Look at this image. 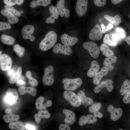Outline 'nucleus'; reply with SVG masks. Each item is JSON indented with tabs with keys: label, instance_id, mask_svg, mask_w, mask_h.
Here are the masks:
<instances>
[{
	"label": "nucleus",
	"instance_id": "1",
	"mask_svg": "<svg viewBox=\"0 0 130 130\" xmlns=\"http://www.w3.org/2000/svg\"><path fill=\"white\" fill-rule=\"evenodd\" d=\"M57 35L54 31H51L48 32L40 43V49L44 51L49 50L57 42Z\"/></svg>",
	"mask_w": 130,
	"mask_h": 130
},
{
	"label": "nucleus",
	"instance_id": "2",
	"mask_svg": "<svg viewBox=\"0 0 130 130\" xmlns=\"http://www.w3.org/2000/svg\"><path fill=\"white\" fill-rule=\"evenodd\" d=\"M62 82L64 84V89L68 91L75 90L80 87L82 84V80L80 78H65L62 80Z\"/></svg>",
	"mask_w": 130,
	"mask_h": 130
},
{
	"label": "nucleus",
	"instance_id": "3",
	"mask_svg": "<svg viewBox=\"0 0 130 130\" xmlns=\"http://www.w3.org/2000/svg\"><path fill=\"white\" fill-rule=\"evenodd\" d=\"M63 96L64 98L74 107H78L81 103L80 97L73 92L65 91L63 93Z\"/></svg>",
	"mask_w": 130,
	"mask_h": 130
},
{
	"label": "nucleus",
	"instance_id": "4",
	"mask_svg": "<svg viewBox=\"0 0 130 130\" xmlns=\"http://www.w3.org/2000/svg\"><path fill=\"white\" fill-rule=\"evenodd\" d=\"M18 98V93L15 89L9 88L7 91L4 97L5 102L12 106L16 104Z\"/></svg>",
	"mask_w": 130,
	"mask_h": 130
},
{
	"label": "nucleus",
	"instance_id": "5",
	"mask_svg": "<svg viewBox=\"0 0 130 130\" xmlns=\"http://www.w3.org/2000/svg\"><path fill=\"white\" fill-rule=\"evenodd\" d=\"M83 47L89 52L90 55L94 58H97L100 52V49L95 43L91 41L84 42Z\"/></svg>",
	"mask_w": 130,
	"mask_h": 130
},
{
	"label": "nucleus",
	"instance_id": "6",
	"mask_svg": "<svg viewBox=\"0 0 130 130\" xmlns=\"http://www.w3.org/2000/svg\"><path fill=\"white\" fill-rule=\"evenodd\" d=\"M53 70V67L51 65L48 66L44 69V74L42 78L43 83L44 84L50 86L53 84L54 79L52 72Z\"/></svg>",
	"mask_w": 130,
	"mask_h": 130
},
{
	"label": "nucleus",
	"instance_id": "7",
	"mask_svg": "<svg viewBox=\"0 0 130 130\" xmlns=\"http://www.w3.org/2000/svg\"><path fill=\"white\" fill-rule=\"evenodd\" d=\"M12 59L7 55L3 54L0 56V65L1 69L3 71H7L11 67Z\"/></svg>",
	"mask_w": 130,
	"mask_h": 130
},
{
	"label": "nucleus",
	"instance_id": "8",
	"mask_svg": "<svg viewBox=\"0 0 130 130\" xmlns=\"http://www.w3.org/2000/svg\"><path fill=\"white\" fill-rule=\"evenodd\" d=\"M52 51L55 53H61L67 55H71L72 53V48L70 46L59 43L54 46Z\"/></svg>",
	"mask_w": 130,
	"mask_h": 130
},
{
	"label": "nucleus",
	"instance_id": "9",
	"mask_svg": "<svg viewBox=\"0 0 130 130\" xmlns=\"http://www.w3.org/2000/svg\"><path fill=\"white\" fill-rule=\"evenodd\" d=\"M34 30V26L30 25H27L24 26L21 31L22 35L23 38L29 39L33 42L35 40V37L33 35Z\"/></svg>",
	"mask_w": 130,
	"mask_h": 130
},
{
	"label": "nucleus",
	"instance_id": "10",
	"mask_svg": "<svg viewBox=\"0 0 130 130\" xmlns=\"http://www.w3.org/2000/svg\"><path fill=\"white\" fill-rule=\"evenodd\" d=\"M107 110L110 113V118L113 121L118 120L122 116L123 110L120 108H115L112 105H109L107 107Z\"/></svg>",
	"mask_w": 130,
	"mask_h": 130
},
{
	"label": "nucleus",
	"instance_id": "11",
	"mask_svg": "<svg viewBox=\"0 0 130 130\" xmlns=\"http://www.w3.org/2000/svg\"><path fill=\"white\" fill-rule=\"evenodd\" d=\"M113 82L111 79H107L99 83L94 89V92L97 93L100 92L104 88H106L108 91L111 92L113 90V86L112 85Z\"/></svg>",
	"mask_w": 130,
	"mask_h": 130
},
{
	"label": "nucleus",
	"instance_id": "12",
	"mask_svg": "<svg viewBox=\"0 0 130 130\" xmlns=\"http://www.w3.org/2000/svg\"><path fill=\"white\" fill-rule=\"evenodd\" d=\"M103 33L100 25L97 24L90 31L89 35V38L91 40H98L102 38Z\"/></svg>",
	"mask_w": 130,
	"mask_h": 130
},
{
	"label": "nucleus",
	"instance_id": "13",
	"mask_svg": "<svg viewBox=\"0 0 130 130\" xmlns=\"http://www.w3.org/2000/svg\"><path fill=\"white\" fill-rule=\"evenodd\" d=\"M87 0H77L76 5V9L78 15L79 16H84L87 11Z\"/></svg>",
	"mask_w": 130,
	"mask_h": 130
},
{
	"label": "nucleus",
	"instance_id": "14",
	"mask_svg": "<svg viewBox=\"0 0 130 130\" xmlns=\"http://www.w3.org/2000/svg\"><path fill=\"white\" fill-rule=\"evenodd\" d=\"M65 0H60L58 1L56 7L58 9L59 14L61 17L65 15V18H68L70 15V11L65 8Z\"/></svg>",
	"mask_w": 130,
	"mask_h": 130
},
{
	"label": "nucleus",
	"instance_id": "15",
	"mask_svg": "<svg viewBox=\"0 0 130 130\" xmlns=\"http://www.w3.org/2000/svg\"><path fill=\"white\" fill-rule=\"evenodd\" d=\"M117 57L114 55L107 57L104 60L103 66L108 69L109 71L113 70L114 67V65L117 61Z\"/></svg>",
	"mask_w": 130,
	"mask_h": 130
},
{
	"label": "nucleus",
	"instance_id": "16",
	"mask_svg": "<svg viewBox=\"0 0 130 130\" xmlns=\"http://www.w3.org/2000/svg\"><path fill=\"white\" fill-rule=\"evenodd\" d=\"M63 112L66 116L64 121L66 124L71 125L73 124L76 122L75 114L74 112L66 109H63Z\"/></svg>",
	"mask_w": 130,
	"mask_h": 130
},
{
	"label": "nucleus",
	"instance_id": "17",
	"mask_svg": "<svg viewBox=\"0 0 130 130\" xmlns=\"http://www.w3.org/2000/svg\"><path fill=\"white\" fill-rule=\"evenodd\" d=\"M49 9L51 15L47 18L46 20L47 23L53 24L55 22V19H57L58 17L59 14L56 7L52 6L49 8Z\"/></svg>",
	"mask_w": 130,
	"mask_h": 130
},
{
	"label": "nucleus",
	"instance_id": "18",
	"mask_svg": "<svg viewBox=\"0 0 130 130\" xmlns=\"http://www.w3.org/2000/svg\"><path fill=\"white\" fill-rule=\"evenodd\" d=\"M60 39L64 44L69 46H72L76 43L78 39L76 37L69 36L66 34H62L60 37Z\"/></svg>",
	"mask_w": 130,
	"mask_h": 130
},
{
	"label": "nucleus",
	"instance_id": "19",
	"mask_svg": "<svg viewBox=\"0 0 130 130\" xmlns=\"http://www.w3.org/2000/svg\"><path fill=\"white\" fill-rule=\"evenodd\" d=\"M97 120L96 117L91 114L86 116H81L78 122L80 126H83L87 124H93L96 123Z\"/></svg>",
	"mask_w": 130,
	"mask_h": 130
},
{
	"label": "nucleus",
	"instance_id": "20",
	"mask_svg": "<svg viewBox=\"0 0 130 130\" xmlns=\"http://www.w3.org/2000/svg\"><path fill=\"white\" fill-rule=\"evenodd\" d=\"M100 68L98 62L95 60L92 61L91 64L90 68L87 73V75L89 77H94L99 72Z\"/></svg>",
	"mask_w": 130,
	"mask_h": 130
},
{
	"label": "nucleus",
	"instance_id": "21",
	"mask_svg": "<svg viewBox=\"0 0 130 130\" xmlns=\"http://www.w3.org/2000/svg\"><path fill=\"white\" fill-rule=\"evenodd\" d=\"M1 13L7 17L8 23L11 24L16 23L19 21L18 18L11 13L5 9H3L1 11Z\"/></svg>",
	"mask_w": 130,
	"mask_h": 130
},
{
	"label": "nucleus",
	"instance_id": "22",
	"mask_svg": "<svg viewBox=\"0 0 130 130\" xmlns=\"http://www.w3.org/2000/svg\"><path fill=\"white\" fill-rule=\"evenodd\" d=\"M109 71L106 68L104 67L98 72L97 74L94 77L93 79V82L94 84L98 85L102 78L107 75Z\"/></svg>",
	"mask_w": 130,
	"mask_h": 130
},
{
	"label": "nucleus",
	"instance_id": "23",
	"mask_svg": "<svg viewBox=\"0 0 130 130\" xmlns=\"http://www.w3.org/2000/svg\"><path fill=\"white\" fill-rule=\"evenodd\" d=\"M18 90L19 94L21 95L28 93L34 96L36 95L37 92L36 89L34 88L24 86H20Z\"/></svg>",
	"mask_w": 130,
	"mask_h": 130
},
{
	"label": "nucleus",
	"instance_id": "24",
	"mask_svg": "<svg viewBox=\"0 0 130 130\" xmlns=\"http://www.w3.org/2000/svg\"><path fill=\"white\" fill-rule=\"evenodd\" d=\"M78 95L80 98L81 103L84 106H87L93 103V99L91 98L87 97L83 91H79L78 92Z\"/></svg>",
	"mask_w": 130,
	"mask_h": 130
},
{
	"label": "nucleus",
	"instance_id": "25",
	"mask_svg": "<svg viewBox=\"0 0 130 130\" xmlns=\"http://www.w3.org/2000/svg\"><path fill=\"white\" fill-rule=\"evenodd\" d=\"M50 116V114L47 110H41L34 115V118L36 123L38 124L39 123L42 118H48Z\"/></svg>",
	"mask_w": 130,
	"mask_h": 130
},
{
	"label": "nucleus",
	"instance_id": "26",
	"mask_svg": "<svg viewBox=\"0 0 130 130\" xmlns=\"http://www.w3.org/2000/svg\"><path fill=\"white\" fill-rule=\"evenodd\" d=\"M104 18L113 25L116 26H118L122 21L121 17L118 14L116 15L114 17L105 15H104Z\"/></svg>",
	"mask_w": 130,
	"mask_h": 130
},
{
	"label": "nucleus",
	"instance_id": "27",
	"mask_svg": "<svg viewBox=\"0 0 130 130\" xmlns=\"http://www.w3.org/2000/svg\"><path fill=\"white\" fill-rule=\"evenodd\" d=\"M51 2V0H34L31 2L30 6L32 8H35L39 6H46L49 5Z\"/></svg>",
	"mask_w": 130,
	"mask_h": 130
},
{
	"label": "nucleus",
	"instance_id": "28",
	"mask_svg": "<svg viewBox=\"0 0 130 130\" xmlns=\"http://www.w3.org/2000/svg\"><path fill=\"white\" fill-rule=\"evenodd\" d=\"M0 39L2 43L7 45L13 44L15 40V39L13 37L4 34L1 35Z\"/></svg>",
	"mask_w": 130,
	"mask_h": 130
},
{
	"label": "nucleus",
	"instance_id": "29",
	"mask_svg": "<svg viewBox=\"0 0 130 130\" xmlns=\"http://www.w3.org/2000/svg\"><path fill=\"white\" fill-rule=\"evenodd\" d=\"M22 72V68L19 66L17 71L11 77L9 80V82L11 84H13L16 82L20 78Z\"/></svg>",
	"mask_w": 130,
	"mask_h": 130
},
{
	"label": "nucleus",
	"instance_id": "30",
	"mask_svg": "<svg viewBox=\"0 0 130 130\" xmlns=\"http://www.w3.org/2000/svg\"><path fill=\"white\" fill-rule=\"evenodd\" d=\"M100 49L102 52L103 55L106 57L114 55V52L106 44H102L100 46Z\"/></svg>",
	"mask_w": 130,
	"mask_h": 130
},
{
	"label": "nucleus",
	"instance_id": "31",
	"mask_svg": "<svg viewBox=\"0 0 130 130\" xmlns=\"http://www.w3.org/2000/svg\"><path fill=\"white\" fill-rule=\"evenodd\" d=\"M130 91V80L126 79L123 82L121 86L120 92L121 95L124 96Z\"/></svg>",
	"mask_w": 130,
	"mask_h": 130
},
{
	"label": "nucleus",
	"instance_id": "32",
	"mask_svg": "<svg viewBox=\"0 0 130 130\" xmlns=\"http://www.w3.org/2000/svg\"><path fill=\"white\" fill-rule=\"evenodd\" d=\"M9 127L12 130L15 129L16 130H24L25 127L23 123L21 121H17L15 122H12L9 125Z\"/></svg>",
	"mask_w": 130,
	"mask_h": 130
},
{
	"label": "nucleus",
	"instance_id": "33",
	"mask_svg": "<svg viewBox=\"0 0 130 130\" xmlns=\"http://www.w3.org/2000/svg\"><path fill=\"white\" fill-rule=\"evenodd\" d=\"M20 118L19 116L12 114H7L3 117V119L6 123L14 121H17Z\"/></svg>",
	"mask_w": 130,
	"mask_h": 130
},
{
	"label": "nucleus",
	"instance_id": "34",
	"mask_svg": "<svg viewBox=\"0 0 130 130\" xmlns=\"http://www.w3.org/2000/svg\"><path fill=\"white\" fill-rule=\"evenodd\" d=\"M13 50L17 55L19 57H22L24 55L25 52V49L18 44L14 45Z\"/></svg>",
	"mask_w": 130,
	"mask_h": 130
},
{
	"label": "nucleus",
	"instance_id": "35",
	"mask_svg": "<svg viewBox=\"0 0 130 130\" xmlns=\"http://www.w3.org/2000/svg\"><path fill=\"white\" fill-rule=\"evenodd\" d=\"M103 42L105 44L110 46H116L117 44L116 41L110 39L109 35L108 34H106L105 35Z\"/></svg>",
	"mask_w": 130,
	"mask_h": 130
},
{
	"label": "nucleus",
	"instance_id": "36",
	"mask_svg": "<svg viewBox=\"0 0 130 130\" xmlns=\"http://www.w3.org/2000/svg\"><path fill=\"white\" fill-rule=\"evenodd\" d=\"M44 100V98L42 96L40 97L37 98L35 101V104L38 109L40 110L46 108V105H43L42 104Z\"/></svg>",
	"mask_w": 130,
	"mask_h": 130
},
{
	"label": "nucleus",
	"instance_id": "37",
	"mask_svg": "<svg viewBox=\"0 0 130 130\" xmlns=\"http://www.w3.org/2000/svg\"><path fill=\"white\" fill-rule=\"evenodd\" d=\"M6 5L13 6L16 5H20L24 2V0H3Z\"/></svg>",
	"mask_w": 130,
	"mask_h": 130
},
{
	"label": "nucleus",
	"instance_id": "38",
	"mask_svg": "<svg viewBox=\"0 0 130 130\" xmlns=\"http://www.w3.org/2000/svg\"><path fill=\"white\" fill-rule=\"evenodd\" d=\"M101 104L100 103H96L93 104L89 108V110L91 113L98 111L101 107Z\"/></svg>",
	"mask_w": 130,
	"mask_h": 130
},
{
	"label": "nucleus",
	"instance_id": "39",
	"mask_svg": "<svg viewBox=\"0 0 130 130\" xmlns=\"http://www.w3.org/2000/svg\"><path fill=\"white\" fill-rule=\"evenodd\" d=\"M4 8L5 9L7 10L15 15L18 16L21 15L20 12L17 10L12 6L6 5L4 6Z\"/></svg>",
	"mask_w": 130,
	"mask_h": 130
},
{
	"label": "nucleus",
	"instance_id": "40",
	"mask_svg": "<svg viewBox=\"0 0 130 130\" xmlns=\"http://www.w3.org/2000/svg\"><path fill=\"white\" fill-rule=\"evenodd\" d=\"M115 31L120 37L122 39H124L126 37V33L124 29L120 27H116Z\"/></svg>",
	"mask_w": 130,
	"mask_h": 130
},
{
	"label": "nucleus",
	"instance_id": "41",
	"mask_svg": "<svg viewBox=\"0 0 130 130\" xmlns=\"http://www.w3.org/2000/svg\"><path fill=\"white\" fill-rule=\"evenodd\" d=\"M101 26L103 33H105L114 27L113 25L111 23H108L107 26H105L104 24H101Z\"/></svg>",
	"mask_w": 130,
	"mask_h": 130
},
{
	"label": "nucleus",
	"instance_id": "42",
	"mask_svg": "<svg viewBox=\"0 0 130 130\" xmlns=\"http://www.w3.org/2000/svg\"><path fill=\"white\" fill-rule=\"evenodd\" d=\"M12 27L10 24L6 22H0V30L4 31L7 29H10Z\"/></svg>",
	"mask_w": 130,
	"mask_h": 130
},
{
	"label": "nucleus",
	"instance_id": "43",
	"mask_svg": "<svg viewBox=\"0 0 130 130\" xmlns=\"http://www.w3.org/2000/svg\"><path fill=\"white\" fill-rule=\"evenodd\" d=\"M123 98V102L125 104H128L130 103V91L124 95Z\"/></svg>",
	"mask_w": 130,
	"mask_h": 130
},
{
	"label": "nucleus",
	"instance_id": "44",
	"mask_svg": "<svg viewBox=\"0 0 130 130\" xmlns=\"http://www.w3.org/2000/svg\"><path fill=\"white\" fill-rule=\"evenodd\" d=\"M95 5L98 7H102L104 6L106 4V0H94Z\"/></svg>",
	"mask_w": 130,
	"mask_h": 130
},
{
	"label": "nucleus",
	"instance_id": "45",
	"mask_svg": "<svg viewBox=\"0 0 130 130\" xmlns=\"http://www.w3.org/2000/svg\"><path fill=\"white\" fill-rule=\"evenodd\" d=\"M28 83L32 87L36 86L38 84L37 80L36 79L32 77L29 79Z\"/></svg>",
	"mask_w": 130,
	"mask_h": 130
},
{
	"label": "nucleus",
	"instance_id": "46",
	"mask_svg": "<svg viewBox=\"0 0 130 130\" xmlns=\"http://www.w3.org/2000/svg\"><path fill=\"white\" fill-rule=\"evenodd\" d=\"M58 129L59 130H71L70 127L68 125L64 124H61L59 125Z\"/></svg>",
	"mask_w": 130,
	"mask_h": 130
},
{
	"label": "nucleus",
	"instance_id": "47",
	"mask_svg": "<svg viewBox=\"0 0 130 130\" xmlns=\"http://www.w3.org/2000/svg\"><path fill=\"white\" fill-rule=\"evenodd\" d=\"M112 37V40L116 42L122 40L119 35L116 33L113 34Z\"/></svg>",
	"mask_w": 130,
	"mask_h": 130
},
{
	"label": "nucleus",
	"instance_id": "48",
	"mask_svg": "<svg viewBox=\"0 0 130 130\" xmlns=\"http://www.w3.org/2000/svg\"><path fill=\"white\" fill-rule=\"evenodd\" d=\"M26 83L22 79L18 80L16 82V84L17 86L25 85Z\"/></svg>",
	"mask_w": 130,
	"mask_h": 130
},
{
	"label": "nucleus",
	"instance_id": "49",
	"mask_svg": "<svg viewBox=\"0 0 130 130\" xmlns=\"http://www.w3.org/2000/svg\"><path fill=\"white\" fill-rule=\"evenodd\" d=\"M93 113L94 116L96 117L99 118H101L103 117L102 113L98 111H96Z\"/></svg>",
	"mask_w": 130,
	"mask_h": 130
},
{
	"label": "nucleus",
	"instance_id": "50",
	"mask_svg": "<svg viewBox=\"0 0 130 130\" xmlns=\"http://www.w3.org/2000/svg\"><path fill=\"white\" fill-rule=\"evenodd\" d=\"M15 71L13 69H10L7 71V74L9 77L12 76L14 73Z\"/></svg>",
	"mask_w": 130,
	"mask_h": 130
},
{
	"label": "nucleus",
	"instance_id": "51",
	"mask_svg": "<svg viewBox=\"0 0 130 130\" xmlns=\"http://www.w3.org/2000/svg\"><path fill=\"white\" fill-rule=\"evenodd\" d=\"M25 127L26 129L28 130H35V128L33 126L29 124H26Z\"/></svg>",
	"mask_w": 130,
	"mask_h": 130
},
{
	"label": "nucleus",
	"instance_id": "52",
	"mask_svg": "<svg viewBox=\"0 0 130 130\" xmlns=\"http://www.w3.org/2000/svg\"><path fill=\"white\" fill-rule=\"evenodd\" d=\"M26 76L27 78L28 79H30L32 77L31 72L29 71H28L26 72Z\"/></svg>",
	"mask_w": 130,
	"mask_h": 130
},
{
	"label": "nucleus",
	"instance_id": "53",
	"mask_svg": "<svg viewBox=\"0 0 130 130\" xmlns=\"http://www.w3.org/2000/svg\"><path fill=\"white\" fill-rule=\"evenodd\" d=\"M112 3L114 4H117L120 3L124 0H111Z\"/></svg>",
	"mask_w": 130,
	"mask_h": 130
},
{
	"label": "nucleus",
	"instance_id": "54",
	"mask_svg": "<svg viewBox=\"0 0 130 130\" xmlns=\"http://www.w3.org/2000/svg\"><path fill=\"white\" fill-rule=\"evenodd\" d=\"M52 105V102L50 100L47 101L45 104L46 107H49L51 106Z\"/></svg>",
	"mask_w": 130,
	"mask_h": 130
},
{
	"label": "nucleus",
	"instance_id": "55",
	"mask_svg": "<svg viewBox=\"0 0 130 130\" xmlns=\"http://www.w3.org/2000/svg\"><path fill=\"white\" fill-rule=\"evenodd\" d=\"M5 112L7 114H12V113L11 110L9 108L6 109Z\"/></svg>",
	"mask_w": 130,
	"mask_h": 130
},
{
	"label": "nucleus",
	"instance_id": "56",
	"mask_svg": "<svg viewBox=\"0 0 130 130\" xmlns=\"http://www.w3.org/2000/svg\"><path fill=\"white\" fill-rule=\"evenodd\" d=\"M125 40L127 43L130 46V36H128L126 38Z\"/></svg>",
	"mask_w": 130,
	"mask_h": 130
},
{
	"label": "nucleus",
	"instance_id": "57",
	"mask_svg": "<svg viewBox=\"0 0 130 130\" xmlns=\"http://www.w3.org/2000/svg\"><path fill=\"white\" fill-rule=\"evenodd\" d=\"M20 12V13H23V11H19Z\"/></svg>",
	"mask_w": 130,
	"mask_h": 130
},
{
	"label": "nucleus",
	"instance_id": "58",
	"mask_svg": "<svg viewBox=\"0 0 130 130\" xmlns=\"http://www.w3.org/2000/svg\"><path fill=\"white\" fill-rule=\"evenodd\" d=\"M0 56L1 55V54L2 53V52L0 51Z\"/></svg>",
	"mask_w": 130,
	"mask_h": 130
},
{
	"label": "nucleus",
	"instance_id": "59",
	"mask_svg": "<svg viewBox=\"0 0 130 130\" xmlns=\"http://www.w3.org/2000/svg\"><path fill=\"white\" fill-rule=\"evenodd\" d=\"M123 130V129H119L118 130Z\"/></svg>",
	"mask_w": 130,
	"mask_h": 130
},
{
	"label": "nucleus",
	"instance_id": "60",
	"mask_svg": "<svg viewBox=\"0 0 130 130\" xmlns=\"http://www.w3.org/2000/svg\"><path fill=\"white\" fill-rule=\"evenodd\" d=\"M129 18H130V15H129Z\"/></svg>",
	"mask_w": 130,
	"mask_h": 130
},
{
	"label": "nucleus",
	"instance_id": "61",
	"mask_svg": "<svg viewBox=\"0 0 130 130\" xmlns=\"http://www.w3.org/2000/svg\"><path fill=\"white\" fill-rule=\"evenodd\" d=\"M84 90H85V89H83V91H84Z\"/></svg>",
	"mask_w": 130,
	"mask_h": 130
},
{
	"label": "nucleus",
	"instance_id": "62",
	"mask_svg": "<svg viewBox=\"0 0 130 130\" xmlns=\"http://www.w3.org/2000/svg\"></svg>",
	"mask_w": 130,
	"mask_h": 130
}]
</instances>
